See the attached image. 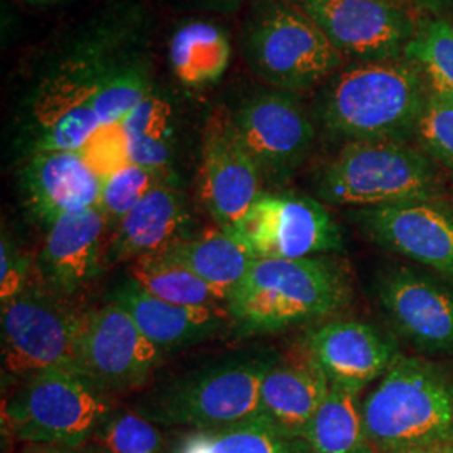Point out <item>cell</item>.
Returning a JSON list of instances; mask_svg holds the SVG:
<instances>
[{"instance_id":"26","label":"cell","mask_w":453,"mask_h":453,"mask_svg":"<svg viewBox=\"0 0 453 453\" xmlns=\"http://www.w3.org/2000/svg\"><path fill=\"white\" fill-rule=\"evenodd\" d=\"M131 279L148 294L180 306L226 308L230 296L187 267L160 257L134 260L131 265Z\"/></svg>"},{"instance_id":"41","label":"cell","mask_w":453,"mask_h":453,"mask_svg":"<svg viewBox=\"0 0 453 453\" xmlns=\"http://www.w3.org/2000/svg\"><path fill=\"white\" fill-rule=\"evenodd\" d=\"M452 9H453V5H452Z\"/></svg>"},{"instance_id":"16","label":"cell","mask_w":453,"mask_h":453,"mask_svg":"<svg viewBox=\"0 0 453 453\" xmlns=\"http://www.w3.org/2000/svg\"><path fill=\"white\" fill-rule=\"evenodd\" d=\"M306 355L323 372L329 385L361 393L378 381L400 353L374 326L336 319L311 331Z\"/></svg>"},{"instance_id":"3","label":"cell","mask_w":453,"mask_h":453,"mask_svg":"<svg viewBox=\"0 0 453 453\" xmlns=\"http://www.w3.org/2000/svg\"><path fill=\"white\" fill-rule=\"evenodd\" d=\"M378 453L453 441V370L438 361L398 355L361 402Z\"/></svg>"},{"instance_id":"25","label":"cell","mask_w":453,"mask_h":453,"mask_svg":"<svg viewBox=\"0 0 453 453\" xmlns=\"http://www.w3.org/2000/svg\"><path fill=\"white\" fill-rule=\"evenodd\" d=\"M172 453H306L304 440L280 434L259 417L217 428L188 430Z\"/></svg>"},{"instance_id":"23","label":"cell","mask_w":453,"mask_h":453,"mask_svg":"<svg viewBox=\"0 0 453 453\" xmlns=\"http://www.w3.org/2000/svg\"><path fill=\"white\" fill-rule=\"evenodd\" d=\"M306 453H378L368 437L359 393L331 385L304 434Z\"/></svg>"},{"instance_id":"9","label":"cell","mask_w":453,"mask_h":453,"mask_svg":"<svg viewBox=\"0 0 453 453\" xmlns=\"http://www.w3.org/2000/svg\"><path fill=\"white\" fill-rule=\"evenodd\" d=\"M234 234L257 259H304L342 249L333 215L304 195H260Z\"/></svg>"},{"instance_id":"38","label":"cell","mask_w":453,"mask_h":453,"mask_svg":"<svg viewBox=\"0 0 453 453\" xmlns=\"http://www.w3.org/2000/svg\"><path fill=\"white\" fill-rule=\"evenodd\" d=\"M391 453H453V441H450V443H440V445H432V447H423V449H413V450H400V452Z\"/></svg>"},{"instance_id":"22","label":"cell","mask_w":453,"mask_h":453,"mask_svg":"<svg viewBox=\"0 0 453 453\" xmlns=\"http://www.w3.org/2000/svg\"><path fill=\"white\" fill-rule=\"evenodd\" d=\"M187 267L211 286L234 291L257 259L241 235L224 228L183 237L153 256Z\"/></svg>"},{"instance_id":"2","label":"cell","mask_w":453,"mask_h":453,"mask_svg":"<svg viewBox=\"0 0 453 453\" xmlns=\"http://www.w3.org/2000/svg\"><path fill=\"white\" fill-rule=\"evenodd\" d=\"M353 288L340 260L256 259L230 292V318L247 331H280L319 321L349 306Z\"/></svg>"},{"instance_id":"21","label":"cell","mask_w":453,"mask_h":453,"mask_svg":"<svg viewBox=\"0 0 453 453\" xmlns=\"http://www.w3.org/2000/svg\"><path fill=\"white\" fill-rule=\"evenodd\" d=\"M114 299L127 308L138 329L160 349L207 340L230 318L226 308L166 303L148 294L133 279L116 291Z\"/></svg>"},{"instance_id":"31","label":"cell","mask_w":453,"mask_h":453,"mask_svg":"<svg viewBox=\"0 0 453 453\" xmlns=\"http://www.w3.org/2000/svg\"><path fill=\"white\" fill-rule=\"evenodd\" d=\"M148 95L150 82L138 67L110 71L91 97V106L101 127L121 123Z\"/></svg>"},{"instance_id":"32","label":"cell","mask_w":453,"mask_h":453,"mask_svg":"<svg viewBox=\"0 0 453 453\" xmlns=\"http://www.w3.org/2000/svg\"><path fill=\"white\" fill-rule=\"evenodd\" d=\"M415 140L434 162L453 170V96L428 93Z\"/></svg>"},{"instance_id":"13","label":"cell","mask_w":453,"mask_h":453,"mask_svg":"<svg viewBox=\"0 0 453 453\" xmlns=\"http://www.w3.org/2000/svg\"><path fill=\"white\" fill-rule=\"evenodd\" d=\"M372 242L453 282V213L438 202L351 211Z\"/></svg>"},{"instance_id":"19","label":"cell","mask_w":453,"mask_h":453,"mask_svg":"<svg viewBox=\"0 0 453 453\" xmlns=\"http://www.w3.org/2000/svg\"><path fill=\"white\" fill-rule=\"evenodd\" d=\"M190 213L183 195L162 183L123 217L108 247L111 260H138L162 254L185 237Z\"/></svg>"},{"instance_id":"18","label":"cell","mask_w":453,"mask_h":453,"mask_svg":"<svg viewBox=\"0 0 453 453\" xmlns=\"http://www.w3.org/2000/svg\"><path fill=\"white\" fill-rule=\"evenodd\" d=\"M22 190L34 217L46 226L73 211L96 207L101 181L73 151H35L22 172Z\"/></svg>"},{"instance_id":"30","label":"cell","mask_w":453,"mask_h":453,"mask_svg":"<svg viewBox=\"0 0 453 453\" xmlns=\"http://www.w3.org/2000/svg\"><path fill=\"white\" fill-rule=\"evenodd\" d=\"M170 181L168 172L150 170L131 163L101 183L99 207L108 215L111 226H118L146 195Z\"/></svg>"},{"instance_id":"39","label":"cell","mask_w":453,"mask_h":453,"mask_svg":"<svg viewBox=\"0 0 453 453\" xmlns=\"http://www.w3.org/2000/svg\"><path fill=\"white\" fill-rule=\"evenodd\" d=\"M388 2H393V4H396V5L406 7V9H411V5H417L415 0H388Z\"/></svg>"},{"instance_id":"1","label":"cell","mask_w":453,"mask_h":453,"mask_svg":"<svg viewBox=\"0 0 453 453\" xmlns=\"http://www.w3.org/2000/svg\"><path fill=\"white\" fill-rule=\"evenodd\" d=\"M430 88L420 69L402 59L357 63L324 86L316 113L324 128L349 142L415 140Z\"/></svg>"},{"instance_id":"34","label":"cell","mask_w":453,"mask_h":453,"mask_svg":"<svg viewBox=\"0 0 453 453\" xmlns=\"http://www.w3.org/2000/svg\"><path fill=\"white\" fill-rule=\"evenodd\" d=\"M80 153L101 183L131 165L128 138L121 123L101 127Z\"/></svg>"},{"instance_id":"11","label":"cell","mask_w":453,"mask_h":453,"mask_svg":"<svg viewBox=\"0 0 453 453\" xmlns=\"http://www.w3.org/2000/svg\"><path fill=\"white\" fill-rule=\"evenodd\" d=\"M158 361L160 348L138 329L119 301L113 299L103 308L88 311L76 372L91 380L97 388L106 393L138 388Z\"/></svg>"},{"instance_id":"14","label":"cell","mask_w":453,"mask_h":453,"mask_svg":"<svg viewBox=\"0 0 453 453\" xmlns=\"http://www.w3.org/2000/svg\"><path fill=\"white\" fill-rule=\"evenodd\" d=\"M232 125L260 173L274 180L291 175L308 158L316 136L308 113L288 93L250 97Z\"/></svg>"},{"instance_id":"29","label":"cell","mask_w":453,"mask_h":453,"mask_svg":"<svg viewBox=\"0 0 453 453\" xmlns=\"http://www.w3.org/2000/svg\"><path fill=\"white\" fill-rule=\"evenodd\" d=\"M95 445L106 453H162L163 435L140 411H116L97 428Z\"/></svg>"},{"instance_id":"10","label":"cell","mask_w":453,"mask_h":453,"mask_svg":"<svg viewBox=\"0 0 453 453\" xmlns=\"http://www.w3.org/2000/svg\"><path fill=\"white\" fill-rule=\"evenodd\" d=\"M344 58L357 63L402 59L417 22L388 0H291Z\"/></svg>"},{"instance_id":"35","label":"cell","mask_w":453,"mask_h":453,"mask_svg":"<svg viewBox=\"0 0 453 453\" xmlns=\"http://www.w3.org/2000/svg\"><path fill=\"white\" fill-rule=\"evenodd\" d=\"M29 260L4 232L0 243V301L4 303L14 297L29 284Z\"/></svg>"},{"instance_id":"40","label":"cell","mask_w":453,"mask_h":453,"mask_svg":"<svg viewBox=\"0 0 453 453\" xmlns=\"http://www.w3.org/2000/svg\"><path fill=\"white\" fill-rule=\"evenodd\" d=\"M29 4H52V2H59V0H24Z\"/></svg>"},{"instance_id":"8","label":"cell","mask_w":453,"mask_h":453,"mask_svg":"<svg viewBox=\"0 0 453 453\" xmlns=\"http://www.w3.org/2000/svg\"><path fill=\"white\" fill-rule=\"evenodd\" d=\"M269 365L252 361L215 366L172 383L138 411L158 425L205 430L256 418Z\"/></svg>"},{"instance_id":"7","label":"cell","mask_w":453,"mask_h":453,"mask_svg":"<svg viewBox=\"0 0 453 453\" xmlns=\"http://www.w3.org/2000/svg\"><path fill=\"white\" fill-rule=\"evenodd\" d=\"M65 296L29 280L2 303V361L7 372L31 376L54 368L76 370L88 311Z\"/></svg>"},{"instance_id":"42","label":"cell","mask_w":453,"mask_h":453,"mask_svg":"<svg viewBox=\"0 0 453 453\" xmlns=\"http://www.w3.org/2000/svg\"><path fill=\"white\" fill-rule=\"evenodd\" d=\"M452 213H453V211H452Z\"/></svg>"},{"instance_id":"28","label":"cell","mask_w":453,"mask_h":453,"mask_svg":"<svg viewBox=\"0 0 453 453\" xmlns=\"http://www.w3.org/2000/svg\"><path fill=\"white\" fill-rule=\"evenodd\" d=\"M403 58L420 69L430 91L453 96V20L438 16L418 20Z\"/></svg>"},{"instance_id":"36","label":"cell","mask_w":453,"mask_h":453,"mask_svg":"<svg viewBox=\"0 0 453 453\" xmlns=\"http://www.w3.org/2000/svg\"><path fill=\"white\" fill-rule=\"evenodd\" d=\"M20 453H106L97 445L86 443H24Z\"/></svg>"},{"instance_id":"24","label":"cell","mask_w":453,"mask_h":453,"mask_svg":"<svg viewBox=\"0 0 453 453\" xmlns=\"http://www.w3.org/2000/svg\"><path fill=\"white\" fill-rule=\"evenodd\" d=\"M168 56L179 81L196 88L226 74L232 46L228 35L215 24L190 22L172 37Z\"/></svg>"},{"instance_id":"37","label":"cell","mask_w":453,"mask_h":453,"mask_svg":"<svg viewBox=\"0 0 453 453\" xmlns=\"http://www.w3.org/2000/svg\"><path fill=\"white\" fill-rule=\"evenodd\" d=\"M415 2L423 11H428V12L437 14V16L438 12H445L447 9H450L453 5V0H415Z\"/></svg>"},{"instance_id":"27","label":"cell","mask_w":453,"mask_h":453,"mask_svg":"<svg viewBox=\"0 0 453 453\" xmlns=\"http://www.w3.org/2000/svg\"><path fill=\"white\" fill-rule=\"evenodd\" d=\"M128 138L131 163L168 172L173 157V110L158 95L148 96L121 121Z\"/></svg>"},{"instance_id":"15","label":"cell","mask_w":453,"mask_h":453,"mask_svg":"<svg viewBox=\"0 0 453 453\" xmlns=\"http://www.w3.org/2000/svg\"><path fill=\"white\" fill-rule=\"evenodd\" d=\"M262 192V173L234 130L232 118L213 116L203 134L200 198L217 226L235 232Z\"/></svg>"},{"instance_id":"17","label":"cell","mask_w":453,"mask_h":453,"mask_svg":"<svg viewBox=\"0 0 453 453\" xmlns=\"http://www.w3.org/2000/svg\"><path fill=\"white\" fill-rule=\"evenodd\" d=\"M111 226L99 205L67 213L49 226L39 257L48 286L65 296L88 286L101 269Z\"/></svg>"},{"instance_id":"6","label":"cell","mask_w":453,"mask_h":453,"mask_svg":"<svg viewBox=\"0 0 453 453\" xmlns=\"http://www.w3.org/2000/svg\"><path fill=\"white\" fill-rule=\"evenodd\" d=\"M245 58L260 80L282 91H304L331 80L344 56L294 2H267L247 24Z\"/></svg>"},{"instance_id":"20","label":"cell","mask_w":453,"mask_h":453,"mask_svg":"<svg viewBox=\"0 0 453 453\" xmlns=\"http://www.w3.org/2000/svg\"><path fill=\"white\" fill-rule=\"evenodd\" d=\"M329 387L327 378L309 357L301 363L269 365L260 383L257 417L280 434L303 440Z\"/></svg>"},{"instance_id":"5","label":"cell","mask_w":453,"mask_h":453,"mask_svg":"<svg viewBox=\"0 0 453 453\" xmlns=\"http://www.w3.org/2000/svg\"><path fill=\"white\" fill-rule=\"evenodd\" d=\"M111 413L108 393L69 368L27 376L2 408L4 423L22 443H86Z\"/></svg>"},{"instance_id":"12","label":"cell","mask_w":453,"mask_h":453,"mask_svg":"<svg viewBox=\"0 0 453 453\" xmlns=\"http://www.w3.org/2000/svg\"><path fill=\"white\" fill-rule=\"evenodd\" d=\"M378 301L396 331L426 357L453 355V282L410 265L378 279Z\"/></svg>"},{"instance_id":"33","label":"cell","mask_w":453,"mask_h":453,"mask_svg":"<svg viewBox=\"0 0 453 453\" xmlns=\"http://www.w3.org/2000/svg\"><path fill=\"white\" fill-rule=\"evenodd\" d=\"M99 128L101 123L89 101L63 114L56 123L42 130L35 143V151L80 153Z\"/></svg>"},{"instance_id":"4","label":"cell","mask_w":453,"mask_h":453,"mask_svg":"<svg viewBox=\"0 0 453 453\" xmlns=\"http://www.w3.org/2000/svg\"><path fill=\"white\" fill-rule=\"evenodd\" d=\"M316 194L327 203L372 209L438 202L443 180L435 162L402 142H349L324 165Z\"/></svg>"}]
</instances>
